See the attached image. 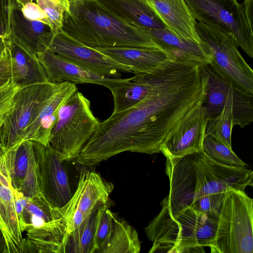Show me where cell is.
Listing matches in <instances>:
<instances>
[{
  "label": "cell",
  "instance_id": "1",
  "mask_svg": "<svg viewBox=\"0 0 253 253\" xmlns=\"http://www.w3.org/2000/svg\"><path fill=\"white\" fill-rule=\"evenodd\" d=\"M166 173L169 190L162 202V209L170 215L205 195L225 193L229 187L244 191L247 186H253L251 169L218 164L202 150L167 159Z\"/></svg>",
  "mask_w": 253,
  "mask_h": 253
},
{
  "label": "cell",
  "instance_id": "2",
  "mask_svg": "<svg viewBox=\"0 0 253 253\" xmlns=\"http://www.w3.org/2000/svg\"><path fill=\"white\" fill-rule=\"evenodd\" d=\"M61 30L92 48L161 49L148 33L116 17L96 0H82L71 4L64 12Z\"/></svg>",
  "mask_w": 253,
  "mask_h": 253
},
{
  "label": "cell",
  "instance_id": "3",
  "mask_svg": "<svg viewBox=\"0 0 253 253\" xmlns=\"http://www.w3.org/2000/svg\"><path fill=\"white\" fill-rule=\"evenodd\" d=\"M219 211L201 212L188 207L170 215L162 209L144 230L153 242L149 253H204V247L212 244Z\"/></svg>",
  "mask_w": 253,
  "mask_h": 253
},
{
  "label": "cell",
  "instance_id": "4",
  "mask_svg": "<svg viewBox=\"0 0 253 253\" xmlns=\"http://www.w3.org/2000/svg\"><path fill=\"white\" fill-rule=\"evenodd\" d=\"M253 200L229 187L219 211L212 253H253Z\"/></svg>",
  "mask_w": 253,
  "mask_h": 253
},
{
  "label": "cell",
  "instance_id": "5",
  "mask_svg": "<svg viewBox=\"0 0 253 253\" xmlns=\"http://www.w3.org/2000/svg\"><path fill=\"white\" fill-rule=\"evenodd\" d=\"M21 206L20 221L26 239L39 253H64L68 236L67 220L61 208L42 196L27 197L15 190Z\"/></svg>",
  "mask_w": 253,
  "mask_h": 253
},
{
  "label": "cell",
  "instance_id": "6",
  "mask_svg": "<svg viewBox=\"0 0 253 253\" xmlns=\"http://www.w3.org/2000/svg\"><path fill=\"white\" fill-rule=\"evenodd\" d=\"M99 122L91 110L90 101L77 90L60 106L49 145L67 161L76 159Z\"/></svg>",
  "mask_w": 253,
  "mask_h": 253
},
{
  "label": "cell",
  "instance_id": "7",
  "mask_svg": "<svg viewBox=\"0 0 253 253\" xmlns=\"http://www.w3.org/2000/svg\"><path fill=\"white\" fill-rule=\"evenodd\" d=\"M196 28L209 49V65L213 72L234 87L253 94V71L233 38L201 22H197Z\"/></svg>",
  "mask_w": 253,
  "mask_h": 253
},
{
  "label": "cell",
  "instance_id": "8",
  "mask_svg": "<svg viewBox=\"0 0 253 253\" xmlns=\"http://www.w3.org/2000/svg\"><path fill=\"white\" fill-rule=\"evenodd\" d=\"M57 85L47 83L19 89L12 107L0 116V156L24 141L26 128L37 117Z\"/></svg>",
  "mask_w": 253,
  "mask_h": 253
},
{
  "label": "cell",
  "instance_id": "9",
  "mask_svg": "<svg viewBox=\"0 0 253 253\" xmlns=\"http://www.w3.org/2000/svg\"><path fill=\"white\" fill-rule=\"evenodd\" d=\"M194 18L230 35L238 46L253 58V31L246 19L242 4L237 0H185Z\"/></svg>",
  "mask_w": 253,
  "mask_h": 253
},
{
  "label": "cell",
  "instance_id": "10",
  "mask_svg": "<svg viewBox=\"0 0 253 253\" xmlns=\"http://www.w3.org/2000/svg\"><path fill=\"white\" fill-rule=\"evenodd\" d=\"M38 181L40 192L52 206L61 208L73 194L65 157L50 145L37 142Z\"/></svg>",
  "mask_w": 253,
  "mask_h": 253
},
{
  "label": "cell",
  "instance_id": "11",
  "mask_svg": "<svg viewBox=\"0 0 253 253\" xmlns=\"http://www.w3.org/2000/svg\"><path fill=\"white\" fill-rule=\"evenodd\" d=\"M48 49L62 59L100 76L119 77L121 73H133L131 67L84 44L61 29L56 33Z\"/></svg>",
  "mask_w": 253,
  "mask_h": 253
},
{
  "label": "cell",
  "instance_id": "12",
  "mask_svg": "<svg viewBox=\"0 0 253 253\" xmlns=\"http://www.w3.org/2000/svg\"><path fill=\"white\" fill-rule=\"evenodd\" d=\"M37 142L27 140L0 156V170L27 197L42 195L38 181Z\"/></svg>",
  "mask_w": 253,
  "mask_h": 253
},
{
  "label": "cell",
  "instance_id": "13",
  "mask_svg": "<svg viewBox=\"0 0 253 253\" xmlns=\"http://www.w3.org/2000/svg\"><path fill=\"white\" fill-rule=\"evenodd\" d=\"M208 119L202 102L171 129L161 145L160 152L166 159H170L202 150Z\"/></svg>",
  "mask_w": 253,
  "mask_h": 253
},
{
  "label": "cell",
  "instance_id": "14",
  "mask_svg": "<svg viewBox=\"0 0 253 253\" xmlns=\"http://www.w3.org/2000/svg\"><path fill=\"white\" fill-rule=\"evenodd\" d=\"M113 184L94 170L81 172L77 188L69 201L62 208L64 213L77 209L87 216L110 205Z\"/></svg>",
  "mask_w": 253,
  "mask_h": 253
},
{
  "label": "cell",
  "instance_id": "15",
  "mask_svg": "<svg viewBox=\"0 0 253 253\" xmlns=\"http://www.w3.org/2000/svg\"><path fill=\"white\" fill-rule=\"evenodd\" d=\"M0 229L4 238L7 253H36L23 237L25 232L17 211L14 188L0 170Z\"/></svg>",
  "mask_w": 253,
  "mask_h": 253
},
{
  "label": "cell",
  "instance_id": "16",
  "mask_svg": "<svg viewBox=\"0 0 253 253\" xmlns=\"http://www.w3.org/2000/svg\"><path fill=\"white\" fill-rule=\"evenodd\" d=\"M56 33L47 24L26 18L15 0L10 24L9 38L12 41L37 56L49 48Z\"/></svg>",
  "mask_w": 253,
  "mask_h": 253
},
{
  "label": "cell",
  "instance_id": "17",
  "mask_svg": "<svg viewBox=\"0 0 253 253\" xmlns=\"http://www.w3.org/2000/svg\"><path fill=\"white\" fill-rule=\"evenodd\" d=\"M148 6L166 29L183 40L202 43L196 28L197 21L185 0H140Z\"/></svg>",
  "mask_w": 253,
  "mask_h": 253
},
{
  "label": "cell",
  "instance_id": "18",
  "mask_svg": "<svg viewBox=\"0 0 253 253\" xmlns=\"http://www.w3.org/2000/svg\"><path fill=\"white\" fill-rule=\"evenodd\" d=\"M49 83L69 82L74 84H95L109 88L120 78H112L95 74L68 62L49 49L37 55Z\"/></svg>",
  "mask_w": 253,
  "mask_h": 253
},
{
  "label": "cell",
  "instance_id": "19",
  "mask_svg": "<svg viewBox=\"0 0 253 253\" xmlns=\"http://www.w3.org/2000/svg\"><path fill=\"white\" fill-rule=\"evenodd\" d=\"M77 90L76 84L73 83H58L54 92L37 117L26 128L24 141L30 140L45 146L49 145L51 132L57 121L60 106Z\"/></svg>",
  "mask_w": 253,
  "mask_h": 253
},
{
  "label": "cell",
  "instance_id": "20",
  "mask_svg": "<svg viewBox=\"0 0 253 253\" xmlns=\"http://www.w3.org/2000/svg\"><path fill=\"white\" fill-rule=\"evenodd\" d=\"M9 58L12 81L20 87L49 83L37 56L32 55L9 38L3 43Z\"/></svg>",
  "mask_w": 253,
  "mask_h": 253
},
{
  "label": "cell",
  "instance_id": "21",
  "mask_svg": "<svg viewBox=\"0 0 253 253\" xmlns=\"http://www.w3.org/2000/svg\"><path fill=\"white\" fill-rule=\"evenodd\" d=\"M156 44L174 58L200 65L209 64L211 55L206 44H199L177 37L171 32L163 30H144Z\"/></svg>",
  "mask_w": 253,
  "mask_h": 253
},
{
  "label": "cell",
  "instance_id": "22",
  "mask_svg": "<svg viewBox=\"0 0 253 253\" xmlns=\"http://www.w3.org/2000/svg\"><path fill=\"white\" fill-rule=\"evenodd\" d=\"M158 67L150 72L134 74L131 78H120L109 88L114 99L113 113L129 109L147 96L154 83Z\"/></svg>",
  "mask_w": 253,
  "mask_h": 253
},
{
  "label": "cell",
  "instance_id": "23",
  "mask_svg": "<svg viewBox=\"0 0 253 253\" xmlns=\"http://www.w3.org/2000/svg\"><path fill=\"white\" fill-rule=\"evenodd\" d=\"M96 0L116 17L143 31L166 28L150 8L140 0Z\"/></svg>",
  "mask_w": 253,
  "mask_h": 253
},
{
  "label": "cell",
  "instance_id": "24",
  "mask_svg": "<svg viewBox=\"0 0 253 253\" xmlns=\"http://www.w3.org/2000/svg\"><path fill=\"white\" fill-rule=\"evenodd\" d=\"M94 48L120 63L131 67L134 74L150 72L165 61L173 58L166 52L158 48L131 47Z\"/></svg>",
  "mask_w": 253,
  "mask_h": 253
},
{
  "label": "cell",
  "instance_id": "25",
  "mask_svg": "<svg viewBox=\"0 0 253 253\" xmlns=\"http://www.w3.org/2000/svg\"><path fill=\"white\" fill-rule=\"evenodd\" d=\"M140 249L136 230L114 213L108 235L96 253H138Z\"/></svg>",
  "mask_w": 253,
  "mask_h": 253
},
{
  "label": "cell",
  "instance_id": "26",
  "mask_svg": "<svg viewBox=\"0 0 253 253\" xmlns=\"http://www.w3.org/2000/svg\"><path fill=\"white\" fill-rule=\"evenodd\" d=\"M202 65L208 77L203 105L209 118H213L222 111L231 84L218 76L209 64Z\"/></svg>",
  "mask_w": 253,
  "mask_h": 253
},
{
  "label": "cell",
  "instance_id": "27",
  "mask_svg": "<svg viewBox=\"0 0 253 253\" xmlns=\"http://www.w3.org/2000/svg\"><path fill=\"white\" fill-rule=\"evenodd\" d=\"M100 210L90 214L68 235L64 253H93L95 233Z\"/></svg>",
  "mask_w": 253,
  "mask_h": 253
},
{
  "label": "cell",
  "instance_id": "28",
  "mask_svg": "<svg viewBox=\"0 0 253 253\" xmlns=\"http://www.w3.org/2000/svg\"><path fill=\"white\" fill-rule=\"evenodd\" d=\"M233 87L231 84L222 111L214 117L209 118L206 128V135H210L221 141L230 148H232V130L235 126Z\"/></svg>",
  "mask_w": 253,
  "mask_h": 253
},
{
  "label": "cell",
  "instance_id": "29",
  "mask_svg": "<svg viewBox=\"0 0 253 253\" xmlns=\"http://www.w3.org/2000/svg\"><path fill=\"white\" fill-rule=\"evenodd\" d=\"M203 151L214 162L226 166L246 168L247 166L221 141L206 135L203 143Z\"/></svg>",
  "mask_w": 253,
  "mask_h": 253
},
{
  "label": "cell",
  "instance_id": "30",
  "mask_svg": "<svg viewBox=\"0 0 253 253\" xmlns=\"http://www.w3.org/2000/svg\"><path fill=\"white\" fill-rule=\"evenodd\" d=\"M36 2L46 14L49 26L54 32L62 27L65 7L59 0H35Z\"/></svg>",
  "mask_w": 253,
  "mask_h": 253
},
{
  "label": "cell",
  "instance_id": "31",
  "mask_svg": "<svg viewBox=\"0 0 253 253\" xmlns=\"http://www.w3.org/2000/svg\"><path fill=\"white\" fill-rule=\"evenodd\" d=\"M114 212L109 207L101 209L100 214L97 225L95 237L93 253H96L109 232Z\"/></svg>",
  "mask_w": 253,
  "mask_h": 253
},
{
  "label": "cell",
  "instance_id": "32",
  "mask_svg": "<svg viewBox=\"0 0 253 253\" xmlns=\"http://www.w3.org/2000/svg\"><path fill=\"white\" fill-rule=\"evenodd\" d=\"M226 192L201 197L193 202L189 207L201 212L219 211Z\"/></svg>",
  "mask_w": 253,
  "mask_h": 253
},
{
  "label": "cell",
  "instance_id": "33",
  "mask_svg": "<svg viewBox=\"0 0 253 253\" xmlns=\"http://www.w3.org/2000/svg\"><path fill=\"white\" fill-rule=\"evenodd\" d=\"M34 0H15L26 18L39 21L49 26L46 14Z\"/></svg>",
  "mask_w": 253,
  "mask_h": 253
},
{
  "label": "cell",
  "instance_id": "34",
  "mask_svg": "<svg viewBox=\"0 0 253 253\" xmlns=\"http://www.w3.org/2000/svg\"><path fill=\"white\" fill-rule=\"evenodd\" d=\"M15 0H0V43L9 38L10 18Z\"/></svg>",
  "mask_w": 253,
  "mask_h": 253
},
{
  "label": "cell",
  "instance_id": "35",
  "mask_svg": "<svg viewBox=\"0 0 253 253\" xmlns=\"http://www.w3.org/2000/svg\"><path fill=\"white\" fill-rule=\"evenodd\" d=\"M20 89L12 79L0 85V116L12 107L15 95Z\"/></svg>",
  "mask_w": 253,
  "mask_h": 253
},
{
  "label": "cell",
  "instance_id": "36",
  "mask_svg": "<svg viewBox=\"0 0 253 253\" xmlns=\"http://www.w3.org/2000/svg\"><path fill=\"white\" fill-rule=\"evenodd\" d=\"M11 78L10 61L4 51L3 56L0 58V85L6 83Z\"/></svg>",
  "mask_w": 253,
  "mask_h": 253
},
{
  "label": "cell",
  "instance_id": "37",
  "mask_svg": "<svg viewBox=\"0 0 253 253\" xmlns=\"http://www.w3.org/2000/svg\"><path fill=\"white\" fill-rule=\"evenodd\" d=\"M242 5L247 22L251 28L253 29V0H244Z\"/></svg>",
  "mask_w": 253,
  "mask_h": 253
},
{
  "label": "cell",
  "instance_id": "38",
  "mask_svg": "<svg viewBox=\"0 0 253 253\" xmlns=\"http://www.w3.org/2000/svg\"><path fill=\"white\" fill-rule=\"evenodd\" d=\"M0 253H7L6 243L0 229Z\"/></svg>",
  "mask_w": 253,
  "mask_h": 253
},
{
  "label": "cell",
  "instance_id": "39",
  "mask_svg": "<svg viewBox=\"0 0 253 253\" xmlns=\"http://www.w3.org/2000/svg\"><path fill=\"white\" fill-rule=\"evenodd\" d=\"M64 5L66 10L69 8L70 5L76 2L82 0H59Z\"/></svg>",
  "mask_w": 253,
  "mask_h": 253
},
{
  "label": "cell",
  "instance_id": "40",
  "mask_svg": "<svg viewBox=\"0 0 253 253\" xmlns=\"http://www.w3.org/2000/svg\"><path fill=\"white\" fill-rule=\"evenodd\" d=\"M4 47L2 43H0V58H1L4 55Z\"/></svg>",
  "mask_w": 253,
  "mask_h": 253
}]
</instances>
